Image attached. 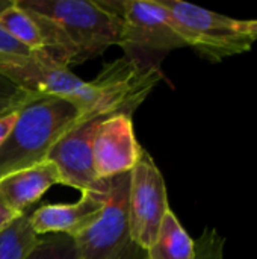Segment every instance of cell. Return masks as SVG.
<instances>
[{
  "label": "cell",
  "mask_w": 257,
  "mask_h": 259,
  "mask_svg": "<svg viewBox=\"0 0 257 259\" xmlns=\"http://www.w3.org/2000/svg\"><path fill=\"white\" fill-rule=\"evenodd\" d=\"M0 73L26 91L73 102L85 115H133L164 77L158 67L124 56L106 64L86 82L44 52H36L20 62L0 64Z\"/></svg>",
  "instance_id": "6da1fadb"
},
{
  "label": "cell",
  "mask_w": 257,
  "mask_h": 259,
  "mask_svg": "<svg viewBox=\"0 0 257 259\" xmlns=\"http://www.w3.org/2000/svg\"><path fill=\"white\" fill-rule=\"evenodd\" d=\"M36 21L53 61L70 67L120 42V20L91 0H17Z\"/></svg>",
  "instance_id": "7a4b0ae2"
},
{
  "label": "cell",
  "mask_w": 257,
  "mask_h": 259,
  "mask_svg": "<svg viewBox=\"0 0 257 259\" xmlns=\"http://www.w3.org/2000/svg\"><path fill=\"white\" fill-rule=\"evenodd\" d=\"M83 115L77 105L55 96H41L24 106L0 143V179L47 161L52 149Z\"/></svg>",
  "instance_id": "3957f363"
},
{
  "label": "cell",
  "mask_w": 257,
  "mask_h": 259,
  "mask_svg": "<svg viewBox=\"0 0 257 259\" xmlns=\"http://www.w3.org/2000/svg\"><path fill=\"white\" fill-rule=\"evenodd\" d=\"M173 17L186 46L211 62L251 50L256 38L245 32L241 20L230 18L186 2L158 0Z\"/></svg>",
  "instance_id": "277c9868"
},
{
  "label": "cell",
  "mask_w": 257,
  "mask_h": 259,
  "mask_svg": "<svg viewBox=\"0 0 257 259\" xmlns=\"http://www.w3.org/2000/svg\"><path fill=\"white\" fill-rule=\"evenodd\" d=\"M120 20V42L132 52H170L188 47L171 14L158 0H97Z\"/></svg>",
  "instance_id": "5b68a950"
},
{
  "label": "cell",
  "mask_w": 257,
  "mask_h": 259,
  "mask_svg": "<svg viewBox=\"0 0 257 259\" xmlns=\"http://www.w3.org/2000/svg\"><path fill=\"white\" fill-rule=\"evenodd\" d=\"M108 182L100 219L74 238L79 259H132L138 249L130 238L129 225L130 171L114 176Z\"/></svg>",
  "instance_id": "8992f818"
},
{
  "label": "cell",
  "mask_w": 257,
  "mask_h": 259,
  "mask_svg": "<svg viewBox=\"0 0 257 259\" xmlns=\"http://www.w3.org/2000/svg\"><path fill=\"white\" fill-rule=\"evenodd\" d=\"M170 209L164 176L148 152L130 171L129 225L133 244L147 252L155 243L165 212Z\"/></svg>",
  "instance_id": "52a82bcc"
},
{
  "label": "cell",
  "mask_w": 257,
  "mask_h": 259,
  "mask_svg": "<svg viewBox=\"0 0 257 259\" xmlns=\"http://www.w3.org/2000/svg\"><path fill=\"white\" fill-rule=\"evenodd\" d=\"M105 117L108 115H83L80 121L52 149L47 159L58 167L62 185L97 194L108 193V179L100 181L95 176L92 165V140L97 126Z\"/></svg>",
  "instance_id": "ba28073f"
},
{
  "label": "cell",
  "mask_w": 257,
  "mask_h": 259,
  "mask_svg": "<svg viewBox=\"0 0 257 259\" xmlns=\"http://www.w3.org/2000/svg\"><path fill=\"white\" fill-rule=\"evenodd\" d=\"M144 149L136 140L130 114L105 117L92 140V165L100 181L129 173L138 164Z\"/></svg>",
  "instance_id": "9c48e42d"
},
{
  "label": "cell",
  "mask_w": 257,
  "mask_h": 259,
  "mask_svg": "<svg viewBox=\"0 0 257 259\" xmlns=\"http://www.w3.org/2000/svg\"><path fill=\"white\" fill-rule=\"evenodd\" d=\"M103 208L105 194L82 191L80 199L74 203L35 208L30 214V226L38 237L62 234L76 238L100 219Z\"/></svg>",
  "instance_id": "30bf717a"
},
{
  "label": "cell",
  "mask_w": 257,
  "mask_h": 259,
  "mask_svg": "<svg viewBox=\"0 0 257 259\" xmlns=\"http://www.w3.org/2000/svg\"><path fill=\"white\" fill-rule=\"evenodd\" d=\"M62 184L61 173L52 161H44L35 167L12 173L0 179V193L8 205L23 215L36 203L53 185Z\"/></svg>",
  "instance_id": "8fae6325"
},
{
  "label": "cell",
  "mask_w": 257,
  "mask_h": 259,
  "mask_svg": "<svg viewBox=\"0 0 257 259\" xmlns=\"http://www.w3.org/2000/svg\"><path fill=\"white\" fill-rule=\"evenodd\" d=\"M145 256L147 259H192L194 256V240L171 209L165 212L158 237Z\"/></svg>",
  "instance_id": "7c38bea8"
},
{
  "label": "cell",
  "mask_w": 257,
  "mask_h": 259,
  "mask_svg": "<svg viewBox=\"0 0 257 259\" xmlns=\"http://www.w3.org/2000/svg\"><path fill=\"white\" fill-rule=\"evenodd\" d=\"M0 27L32 53L45 50V41L36 21L26 9L17 5V0L12 8L0 15Z\"/></svg>",
  "instance_id": "4fadbf2b"
},
{
  "label": "cell",
  "mask_w": 257,
  "mask_h": 259,
  "mask_svg": "<svg viewBox=\"0 0 257 259\" xmlns=\"http://www.w3.org/2000/svg\"><path fill=\"white\" fill-rule=\"evenodd\" d=\"M32 208L0 232V259H24L38 244L39 237L30 226Z\"/></svg>",
  "instance_id": "5bb4252c"
},
{
  "label": "cell",
  "mask_w": 257,
  "mask_h": 259,
  "mask_svg": "<svg viewBox=\"0 0 257 259\" xmlns=\"http://www.w3.org/2000/svg\"><path fill=\"white\" fill-rule=\"evenodd\" d=\"M24 259H79L74 238L62 234L39 237L38 244Z\"/></svg>",
  "instance_id": "9a60e30c"
},
{
  "label": "cell",
  "mask_w": 257,
  "mask_h": 259,
  "mask_svg": "<svg viewBox=\"0 0 257 259\" xmlns=\"http://www.w3.org/2000/svg\"><path fill=\"white\" fill-rule=\"evenodd\" d=\"M39 97V94L23 90L9 77L0 73V117L21 111L24 106Z\"/></svg>",
  "instance_id": "2e32d148"
},
{
  "label": "cell",
  "mask_w": 257,
  "mask_h": 259,
  "mask_svg": "<svg viewBox=\"0 0 257 259\" xmlns=\"http://www.w3.org/2000/svg\"><path fill=\"white\" fill-rule=\"evenodd\" d=\"M192 259H224V240L215 229H206L203 235L194 241Z\"/></svg>",
  "instance_id": "e0dca14e"
},
{
  "label": "cell",
  "mask_w": 257,
  "mask_h": 259,
  "mask_svg": "<svg viewBox=\"0 0 257 259\" xmlns=\"http://www.w3.org/2000/svg\"><path fill=\"white\" fill-rule=\"evenodd\" d=\"M32 55L33 53L27 47L20 44L6 30L0 27V64L20 62L23 59L30 58Z\"/></svg>",
  "instance_id": "ac0fdd59"
},
{
  "label": "cell",
  "mask_w": 257,
  "mask_h": 259,
  "mask_svg": "<svg viewBox=\"0 0 257 259\" xmlns=\"http://www.w3.org/2000/svg\"><path fill=\"white\" fill-rule=\"evenodd\" d=\"M21 215L18 212H15L8 202L5 200L3 194L0 193V232L5 231L6 228H9L17 219H20Z\"/></svg>",
  "instance_id": "d6986e66"
},
{
  "label": "cell",
  "mask_w": 257,
  "mask_h": 259,
  "mask_svg": "<svg viewBox=\"0 0 257 259\" xmlns=\"http://www.w3.org/2000/svg\"><path fill=\"white\" fill-rule=\"evenodd\" d=\"M18 112H20V111L0 117V143L6 138V135L9 134V131H11L12 126L15 124V121H17V118H18Z\"/></svg>",
  "instance_id": "ffe728a7"
},
{
  "label": "cell",
  "mask_w": 257,
  "mask_h": 259,
  "mask_svg": "<svg viewBox=\"0 0 257 259\" xmlns=\"http://www.w3.org/2000/svg\"><path fill=\"white\" fill-rule=\"evenodd\" d=\"M241 26L245 32L251 33L257 39V20H241Z\"/></svg>",
  "instance_id": "44dd1931"
},
{
  "label": "cell",
  "mask_w": 257,
  "mask_h": 259,
  "mask_svg": "<svg viewBox=\"0 0 257 259\" xmlns=\"http://www.w3.org/2000/svg\"><path fill=\"white\" fill-rule=\"evenodd\" d=\"M15 5V0H0V15Z\"/></svg>",
  "instance_id": "7402d4cb"
},
{
  "label": "cell",
  "mask_w": 257,
  "mask_h": 259,
  "mask_svg": "<svg viewBox=\"0 0 257 259\" xmlns=\"http://www.w3.org/2000/svg\"><path fill=\"white\" fill-rule=\"evenodd\" d=\"M142 259H147V256H144V258H142Z\"/></svg>",
  "instance_id": "603a6c76"
}]
</instances>
